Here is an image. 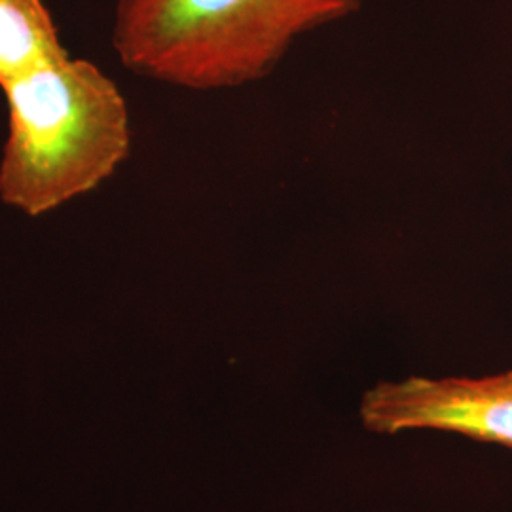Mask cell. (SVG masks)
I'll return each instance as SVG.
<instances>
[{
  "label": "cell",
  "mask_w": 512,
  "mask_h": 512,
  "mask_svg": "<svg viewBox=\"0 0 512 512\" xmlns=\"http://www.w3.org/2000/svg\"><path fill=\"white\" fill-rule=\"evenodd\" d=\"M361 418L380 435L437 429L512 450V370L484 378L384 382L366 391Z\"/></svg>",
  "instance_id": "obj_3"
},
{
  "label": "cell",
  "mask_w": 512,
  "mask_h": 512,
  "mask_svg": "<svg viewBox=\"0 0 512 512\" xmlns=\"http://www.w3.org/2000/svg\"><path fill=\"white\" fill-rule=\"evenodd\" d=\"M67 54L44 0H0V86Z\"/></svg>",
  "instance_id": "obj_4"
},
{
  "label": "cell",
  "mask_w": 512,
  "mask_h": 512,
  "mask_svg": "<svg viewBox=\"0 0 512 512\" xmlns=\"http://www.w3.org/2000/svg\"><path fill=\"white\" fill-rule=\"evenodd\" d=\"M359 8L361 0H118L112 48L148 80L232 90L264 80L300 38Z\"/></svg>",
  "instance_id": "obj_2"
},
{
  "label": "cell",
  "mask_w": 512,
  "mask_h": 512,
  "mask_svg": "<svg viewBox=\"0 0 512 512\" xmlns=\"http://www.w3.org/2000/svg\"><path fill=\"white\" fill-rule=\"evenodd\" d=\"M8 135L0 202L37 219L93 192L128 160L131 122L116 82L95 63L61 55L0 86Z\"/></svg>",
  "instance_id": "obj_1"
}]
</instances>
